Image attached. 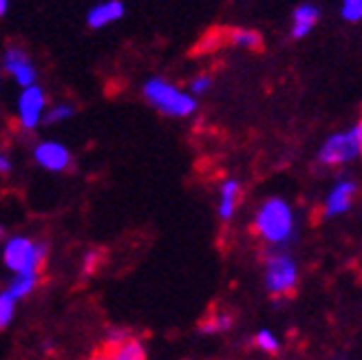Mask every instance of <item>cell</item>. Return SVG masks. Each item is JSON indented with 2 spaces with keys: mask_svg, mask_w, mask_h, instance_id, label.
I'll return each mask as SVG.
<instances>
[{
  "mask_svg": "<svg viewBox=\"0 0 362 360\" xmlns=\"http://www.w3.org/2000/svg\"><path fill=\"white\" fill-rule=\"evenodd\" d=\"M294 210L281 197H269L261 204L255 214V232L269 243V245H283L294 237Z\"/></svg>",
  "mask_w": 362,
  "mask_h": 360,
  "instance_id": "cell-1",
  "label": "cell"
},
{
  "mask_svg": "<svg viewBox=\"0 0 362 360\" xmlns=\"http://www.w3.org/2000/svg\"><path fill=\"white\" fill-rule=\"evenodd\" d=\"M144 98L157 109L161 115L168 117H190L197 113V98L190 91H184L177 84L164 78H151L144 82Z\"/></svg>",
  "mask_w": 362,
  "mask_h": 360,
  "instance_id": "cell-2",
  "label": "cell"
},
{
  "mask_svg": "<svg viewBox=\"0 0 362 360\" xmlns=\"http://www.w3.org/2000/svg\"><path fill=\"white\" fill-rule=\"evenodd\" d=\"M47 261V248L27 237H11L3 248V263L13 274H40Z\"/></svg>",
  "mask_w": 362,
  "mask_h": 360,
  "instance_id": "cell-3",
  "label": "cell"
},
{
  "mask_svg": "<svg viewBox=\"0 0 362 360\" xmlns=\"http://www.w3.org/2000/svg\"><path fill=\"white\" fill-rule=\"evenodd\" d=\"M358 157H362V141H360L356 126L349 131L329 135L318 151V161L322 166H329V168L345 166Z\"/></svg>",
  "mask_w": 362,
  "mask_h": 360,
  "instance_id": "cell-4",
  "label": "cell"
},
{
  "mask_svg": "<svg viewBox=\"0 0 362 360\" xmlns=\"http://www.w3.org/2000/svg\"><path fill=\"white\" fill-rule=\"evenodd\" d=\"M298 267L289 255H269L265 261V287L272 296H289L296 290Z\"/></svg>",
  "mask_w": 362,
  "mask_h": 360,
  "instance_id": "cell-5",
  "label": "cell"
},
{
  "mask_svg": "<svg viewBox=\"0 0 362 360\" xmlns=\"http://www.w3.org/2000/svg\"><path fill=\"white\" fill-rule=\"evenodd\" d=\"M47 95L42 91V86L33 84L29 88H23L21 95H18V104H16V115H18V124L25 131H33L45 122L47 115Z\"/></svg>",
  "mask_w": 362,
  "mask_h": 360,
  "instance_id": "cell-6",
  "label": "cell"
},
{
  "mask_svg": "<svg viewBox=\"0 0 362 360\" xmlns=\"http://www.w3.org/2000/svg\"><path fill=\"white\" fill-rule=\"evenodd\" d=\"M3 69L5 74L11 76V80L21 86L29 88L33 84H38V71H35L33 62L29 60L27 51L18 45H9L3 51Z\"/></svg>",
  "mask_w": 362,
  "mask_h": 360,
  "instance_id": "cell-7",
  "label": "cell"
},
{
  "mask_svg": "<svg viewBox=\"0 0 362 360\" xmlns=\"http://www.w3.org/2000/svg\"><path fill=\"white\" fill-rule=\"evenodd\" d=\"M33 159H35V164L49 173H64L69 170L71 161H74L71 159V151L56 139H45L35 144Z\"/></svg>",
  "mask_w": 362,
  "mask_h": 360,
  "instance_id": "cell-8",
  "label": "cell"
},
{
  "mask_svg": "<svg viewBox=\"0 0 362 360\" xmlns=\"http://www.w3.org/2000/svg\"><path fill=\"white\" fill-rule=\"evenodd\" d=\"M356 194H358V184L354 179H340V182H336L322 206L325 217H340V214L349 212Z\"/></svg>",
  "mask_w": 362,
  "mask_h": 360,
  "instance_id": "cell-9",
  "label": "cell"
},
{
  "mask_svg": "<svg viewBox=\"0 0 362 360\" xmlns=\"http://www.w3.org/2000/svg\"><path fill=\"white\" fill-rule=\"evenodd\" d=\"M126 13V7L122 0H102V3L93 5L86 13V25L90 29H104L108 25L119 23Z\"/></svg>",
  "mask_w": 362,
  "mask_h": 360,
  "instance_id": "cell-10",
  "label": "cell"
},
{
  "mask_svg": "<svg viewBox=\"0 0 362 360\" xmlns=\"http://www.w3.org/2000/svg\"><path fill=\"white\" fill-rule=\"evenodd\" d=\"M241 202V184L237 179H226L219 188V204H216V214L223 219L230 221L234 217V212L239 208Z\"/></svg>",
  "mask_w": 362,
  "mask_h": 360,
  "instance_id": "cell-11",
  "label": "cell"
},
{
  "mask_svg": "<svg viewBox=\"0 0 362 360\" xmlns=\"http://www.w3.org/2000/svg\"><path fill=\"white\" fill-rule=\"evenodd\" d=\"M318 18H320V11L316 5H298L292 13V38L300 40L305 35H310L312 29L318 25Z\"/></svg>",
  "mask_w": 362,
  "mask_h": 360,
  "instance_id": "cell-12",
  "label": "cell"
},
{
  "mask_svg": "<svg viewBox=\"0 0 362 360\" xmlns=\"http://www.w3.org/2000/svg\"><path fill=\"white\" fill-rule=\"evenodd\" d=\"M228 45L237 47V49L259 51L263 47V38H261V33L255 29L237 27V29H228Z\"/></svg>",
  "mask_w": 362,
  "mask_h": 360,
  "instance_id": "cell-13",
  "label": "cell"
},
{
  "mask_svg": "<svg viewBox=\"0 0 362 360\" xmlns=\"http://www.w3.org/2000/svg\"><path fill=\"white\" fill-rule=\"evenodd\" d=\"M111 352L113 360H146V349L139 343L137 338H126L122 345H115V347H106Z\"/></svg>",
  "mask_w": 362,
  "mask_h": 360,
  "instance_id": "cell-14",
  "label": "cell"
},
{
  "mask_svg": "<svg viewBox=\"0 0 362 360\" xmlns=\"http://www.w3.org/2000/svg\"><path fill=\"white\" fill-rule=\"evenodd\" d=\"M38 283H40V274H13L7 292L16 301H21V298H27L35 287H38Z\"/></svg>",
  "mask_w": 362,
  "mask_h": 360,
  "instance_id": "cell-15",
  "label": "cell"
},
{
  "mask_svg": "<svg viewBox=\"0 0 362 360\" xmlns=\"http://www.w3.org/2000/svg\"><path fill=\"white\" fill-rule=\"evenodd\" d=\"M76 115V109L71 104H56L49 106V111L45 115V124H62Z\"/></svg>",
  "mask_w": 362,
  "mask_h": 360,
  "instance_id": "cell-16",
  "label": "cell"
},
{
  "mask_svg": "<svg viewBox=\"0 0 362 360\" xmlns=\"http://www.w3.org/2000/svg\"><path fill=\"white\" fill-rule=\"evenodd\" d=\"M255 345L265 352V354H276L281 349V343H279V338L272 334L269 330H261L257 336H255Z\"/></svg>",
  "mask_w": 362,
  "mask_h": 360,
  "instance_id": "cell-17",
  "label": "cell"
},
{
  "mask_svg": "<svg viewBox=\"0 0 362 360\" xmlns=\"http://www.w3.org/2000/svg\"><path fill=\"white\" fill-rule=\"evenodd\" d=\"M232 327V316L230 314H214L210 320H206L202 325L204 334H216V332H226Z\"/></svg>",
  "mask_w": 362,
  "mask_h": 360,
  "instance_id": "cell-18",
  "label": "cell"
},
{
  "mask_svg": "<svg viewBox=\"0 0 362 360\" xmlns=\"http://www.w3.org/2000/svg\"><path fill=\"white\" fill-rule=\"evenodd\" d=\"M16 298L5 290L0 294V327H7L11 318H13V312H16Z\"/></svg>",
  "mask_w": 362,
  "mask_h": 360,
  "instance_id": "cell-19",
  "label": "cell"
},
{
  "mask_svg": "<svg viewBox=\"0 0 362 360\" xmlns=\"http://www.w3.org/2000/svg\"><path fill=\"white\" fill-rule=\"evenodd\" d=\"M340 16L347 23H360L362 21V0H342Z\"/></svg>",
  "mask_w": 362,
  "mask_h": 360,
  "instance_id": "cell-20",
  "label": "cell"
},
{
  "mask_svg": "<svg viewBox=\"0 0 362 360\" xmlns=\"http://www.w3.org/2000/svg\"><path fill=\"white\" fill-rule=\"evenodd\" d=\"M188 88H190V93H192L194 98H197V95H202V93H208L210 88H212V76H208V74H199V76H194Z\"/></svg>",
  "mask_w": 362,
  "mask_h": 360,
  "instance_id": "cell-21",
  "label": "cell"
},
{
  "mask_svg": "<svg viewBox=\"0 0 362 360\" xmlns=\"http://www.w3.org/2000/svg\"><path fill=\"white\" fill-rule=\"evenodd\" d=\"M100 261H102V255L98 250H88L86 255H84V259H82V274H95V269H98V265H100Z\"/></svg>",
  "mask_w": 362,
  "mask_h": 360,
  "instance_id": "cell-22",
  "label": "cell"
},
{
  "mask_svg": "<svg viewBox=\"0 0 362 360\" xmlns=\"http://www.w3.org/2000/svg\"><path fill=\"white\" fill-rule=\"evenodd\" d=\"M9 170H11V161H9V157H7V155H0V173L7 175Z\"/></svg>",
  "mask_w": 362,
  "mask_h": 360,
  "instance_id": "cell-23",
  "label": "cell"
},
{
  "mask_svg": "<svg viewBox=\"0 0 362 360\" xmlns=\"http://www.w3.org/2000/svg\"><path fill=\"white\" fill-rule=\"evenodd\" d=\"M88 360H113V356H111V352H108L106 347L102 349V352H98V354H93Z\"/></svg>",
  "mask_w": 362,
  "mask_h": 360,
  "instance_id": "cell-24",
  "label": "cell"
},
{
  "mask_svg": "<svg viewBox=\"0 0 362 360\" xmlns=\"http://www.w3.org/2000/svg\"><path fill=\"white\" fill-rule=\"evenodd\" d=\"M9 9V0H0V16H5Z\"/></svg>",
  "mask_w": 362,
  "mask_h": 360,
  "instance_id": "cell-25",
  "label": "cell"
},
{
  "mask_svg": "<svg viewBox=\"0 0 362 360\" xmlns=\"http://www.w3.org/2000/svg\"><path fill=\"white\" fill-rule=\"evenodd\" d=\"M356 131H358V135H360V141H362V115H360V120H358V124H356Z\"/></svg>",
  "mask_w": 362,
  "mask_h": 360,
  "instance_id": "cell-26",
  "label": "cell"
}]
</instances>
